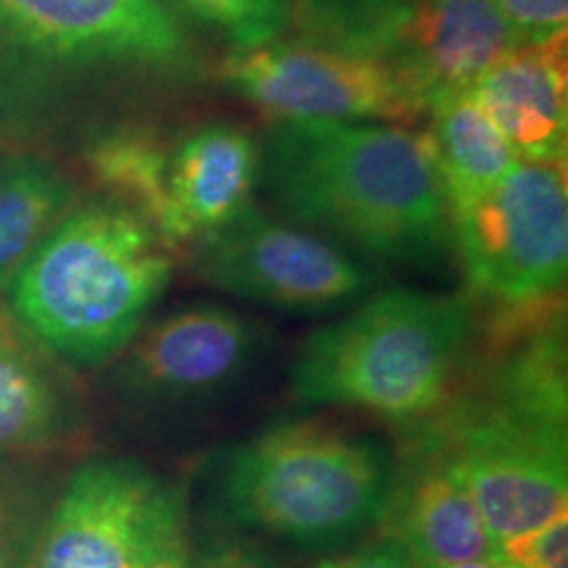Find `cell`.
<instances>
[{"label": "cell", "mask_w": 568, "mask_h": 568, "mask_svg": "<svg viewBox=\"0 0 568 568\" xmlns=\"http://www.w3.org/2000/svg\"><path fill=\"white\" fill-rule=\"evenodd\" d=\"M195 82L172 0H0V140L90 138Z\"/></svg>", "instance_id": "obj_1"}, {"label": "cell", "mask_w": 568, "mask_h": 568, "mask_svg": "<svg viewBox=\"0 0 568 568\" xmlns=\"http://www.w3.org/2000/svg\"><path fill=\"white\" fill-rule=\"evenodd\" d=\"M258 184L287 222L372 258L426 264L453 243L429 142L410 126L268 122Z\"/></svg>", "instance_id": "obj_2"}, {"label": "cell", "mask_w": 568, "mask_h": 568, "mask_svg": "<svg viewBox=\"0 0 568 568\" xmlns=\"http://www.w3.org/2000/svg\"><path fill=\"white\" fill-rule=\"evenodd\" d=\"M174 247L111 195L77 203L11 282L9 308L63 366L122 355L174 276Z\"/></svg>", "instance_id": "obj_3"}, {"label": "cell", "mask_w": 568, "mask_h": 568, "mask_svg": "<svg viewBox=\"0 0 568 568\" xmlns=\"http://www.w3.org/2000/svg\"><path fill=\"white\" fill-rule=\"evenodd\" d=\"M393 485L385 445L303 418L232 447L213 479V508L240 529L322 550L382 521Z\"/></svg>", "instance_id": "obj_4"}, {"label": "cell", "mask_w": 568, "mask_h": 568, "mask_svg": "<svg viewBox=\"0 0 568 568\" xmlns=\"http://www.w3.org/2000/svg\"><path fill=\"white\" fill-rule=\"evenodd\" d=\"M468 339L464 297L385 290L305 339L290 374L293 395L397 422L426 416L445 400Z\"/></svg>", "instance_id": "obj_5"}, {"label": "cell", "mask_w": 568, "mask_h": 568, "mask_svg": "<svg viewBox=\"0 0 568 568\" xmlns=\"http://www.w3.org/2000/svg\"><path fill=\"white\" fill-rule=\"evenodd\" d=\"M468 290L497 308L564 295L566 161H518L489 193L450 213Z\"/></svg>", "instance_id": "obj_6"}, {"label": "cell", "mask_w": 568, "mask_h": 568, "mask_svg": "<svg viewBox=\"0 0 568 568\" xmlns=\"http://www.w3.org/2000/svg\"><path fill=\"white\" fill-rule=\"evenodd\" d=\"M219 82L268 122H385L426 116L414 92L385 61L308 38L274 40L230 53Z\"/></svg>", "instance_id": "obj_7"}, {"label": "cell", "mask_w": 568, "mask_h": 568, "mask_svg": "<svg viewBox=\"0 0 568 568\" xmlns=\"http://www.w3.org/2000/svg\"><path fill=\"white\" fill-rule=\"evenodd\" d=\"M190 272L219 293L301 314L339 308L374 284L335 240L255 205L190 245Z\"/></svg>", "instance_id": "obj_8"}, {"label": "cell", "mask_w": 568, "mask_h": 568, "mask_svg": "<svg viewBox=\"0 0 568 568\" xmlns=\"http://www.w3.org/2000/svg\"><path fill=\"white\" fill-rule=\"evenodd\" d=\"M180 500L140 460H84L53 497L30 568H138Z\"/></svg>", "instance_id": "obj_9"}, {"label": "cell", "mask_w": 568, "mask_h": 568, "mask_svg": "<svg viewBox=\"0 0 568 568\" xmlns=\"http://www.w3.org/2000/svg\"><path fill=\"white\" fill-rule=\"evenodd\" d=\"M447 456L495 545L566 508V432L518 422L487 406L460 418Z\"/></svg>", "instance_id": "obj_10"}, {"label": "cell", "mask_w": 568, "mask_h": 568, "mask_svg": "<svg viewBox=\"0 0 568 568\" xmlns=\"http://www.w3.org/2000/svg\"><path fill=\"white\" fill-rule=\"evenodd\" d=\"M261 332L219 303H190L153 322L126 347L122 385L148 406H180L224 393L253 364Z\"/></svg>", "instance_id": "obj_11"}, {"label": "cell", "mask_w": 568, "mask_h": 568, "mask_svg": "<svg viewBox=\"0 0 568 568\" xmlns=\"http://www.w3.org/2000/svg\"><path fill=\"white\" fill-rule=\"evenodd\" d=\"M518 42L495 0H410L372 55L385 61L429 113L453 92L471 90Z\"/></svg>", "instance_id": "obj_12"}, {"label": "cell", "mask_w": 568, "mask_h": 568, "mask_svg": "<svg viewBox=\"0 0 568 568\" xmlns=\"http://www.w3.org/2000/svg\"><path fill=\"white\" fill-rule=\"evenodd\" d=\"M258 182L261 142L245 126L216 119L169 132L153 226L182 251L251 209Z\"/></svg>", "instance_id": "obj_13"}, {"label": "cell", "mask_w": 568, "mask_h": 568, "mask_svg": "<svg viewBox=\"0 0 568 568\" xmlns=\"http://www.w3.org/2000/svg\"><path fill=\"white\" fill-rule=\"evenodd\" d=\"M84 429V403L67 366L0 301V458L67 450Z\"/></svg>", "instance_id": "obj_14"}, {"label": "cell", "mask_w": 568, "mask_h": 568, "mask_svg": "<svg viewBox=\"0 0 568 568\" xmlns=\"http://www.w3.org/2000/svg\"><path fill=\"white\" fill-rule=\"evenodd\" d=\"M566 32L518 42L474 82L471 95L514 148L518 161H566Z\"/></svg>", "instance_id": "obj_15"}, {"label": "cell", "mask_w": 568, "mask_h": 568, "mask_svg": "<svg viewBox=\"0 0 568 568\" xmlns=\"http://www.w3.org/2000/svg\"><path fill=\"white\" fill-rule=\"evenodd\" d=\"M382 518H389L387 537L406 548L416 568L497 556V545L447 450L426 458L403 481L395 479Z\"/></svg>", "instance_id": "obj_16"}, {"label": "cell", "mask_w": 568, "mask_h": 568, "mask_svg": "<svg viewBox=\"0 0 568 568\" xmlns=\"http://www.w3.org/2000/svg\"><path fill=\"white\" fill-rule=\"evenodd\" d=\"M426 116L429 126L424 134L450 213L489 193L518 163L514 148L471 90L443 98Z\"/></svg>", "instance_id": "obj_17"}, {"label": "cell", "mask_w": 568, "mask_h": 568, "mask_svg": "<svg viewBox=\"0 0 568 568\" xmlns=\"http://www.w3.org/2000/svg\"><path fill=\"white\" fill-rule=\"evenodd\" d=\"M77 203L80 190L53 159L0 151V293Z\"/></svg>", "instance_id": "obj_18"}, {"label": "cell", "mask_w": 568, "mask_h": 568, "mask_svg": "<svg viewBox=\"0 0 568 568\" xmlns=\"http://www.w3.org/2000/svg\"><path fill=\"white\" fill-rule=\"evenodd\" d=\"M30 460L0 458V568H30L53 503Z\"/></svg>", "instance_id": "obj_19"}, {"label": "cell", "mask_w": 568, "mask_h": 568, "mask_svg": "<svg viewBox=\"0 0 568 568\" xmlns=\"http://www.w3.org/2000/svg\"><path fill=\"white\" fill-rule=\"evenodd\" d=\"M410 0H297L301 38L372 53Z\"/></svg>", "instance_id": "obj_20"}, {"label": "cell", "mask_w": 568, "mask_h": 568, "mask_svg": "<svg viewBox=\"0 0 568 568\" xmlns=\"http://www.w3.org/2000/svg\"><path fill=\"white\" fill-rule=\"evenodd\" d=\"M190 19L222 38L230 53L253 51L284 38L297 0H172Z\"/></svg>", "instance_id": "obj_21"}, {"label": "cell", "mask_w": 568, "mask_h": 568, "mask_svg": "<svg viewBox=\"0 0 568 568\" xmlns=\"http://www.w3.org/2000/svg\"><path fill=\"white\" fill-rule=\"evenodd\" d=\"M506 568H566L568 566V508L558 510L535 529L518 531L497 545Z\"/></svg>", "instance_id": "obj_22"}, {"label": "cell", "mask_w": 568, "mask_h": 568, "mask_svg": "<svg viewBox=\"0 0 568 568\" xmlns=\"http://www.w3.org/2000/svg\"><path fill=\"white\" fill-rule=\"evenodd\" d=\"M521 42H539L566 32L568 0H495Z\"/></svg>", "instance_id": "obj_23"}, {"label": "cell", "mask_w": 568, "mask_h": 568, "mask_svg": "<svg viewBox=\"0 0 568 568\" xmlns=\"http://www.w3.org/2000/svg\"><path fill=\"white\" fill-rule=\"evenodd\" d=\"M138 568H193V542H190L187 518H184V497L172 508V514L163 518L161 529L155 531Z\"/></svg>", "instance_id": "obj_24"}, {"label": "cell", "mask_w": 568, "mask_h": 568, "mask_svg": "<svg viewBox=\"0 0 568 568\" xmlns=\"http://www.w3.org/2000/svg\"><path fill=\"white\" fill-rule=\"evenodd\" d=\"M193 568H280L266 550L240 537H211L193 550Z\"/></svg>", "instance_id": "obj_25"}, {"label": "cell", "mask_w": 568, "mask_h": 568, "mask_svg": "<svg viewBox=\"0 0 568 568\" xmlns=\"http://www.w3.org/2000/svg\"><path fill=\"white\" fill-rule=\"evenodd\" d=\"M316 568H416V564L397 539L385 535L358 550L326 558Z\"/></svg>", "instance_id": "obj_26"}, {"label": "cell", "mask_w": 568, "mask_h": 568, "mask_svg": "<svg viewBox=\"0 0 568 568\" xmlns=\"http://www.w3.org/2000/svg\"><path fill=\"white\" fill-rule=\"evenodd\" d=\"M439 568H506L500 558H477V560H464V564H453V566H439Z\"/></svg>", "instance_id": "obj_27"}, {"label": "cell", "mask_w": 568, "mask_h": 568, "mask_svg": "<svg viewBox=\"0 0 568 568\" xmlns=\"http://www.w3.org/2000/svg\"><path fill=\"white\" fill-rule=\"evenodd\" d=\"M0 151H3V148H0Z\"/></svg>", "instance_id": "obj_28"}]
</instances>
